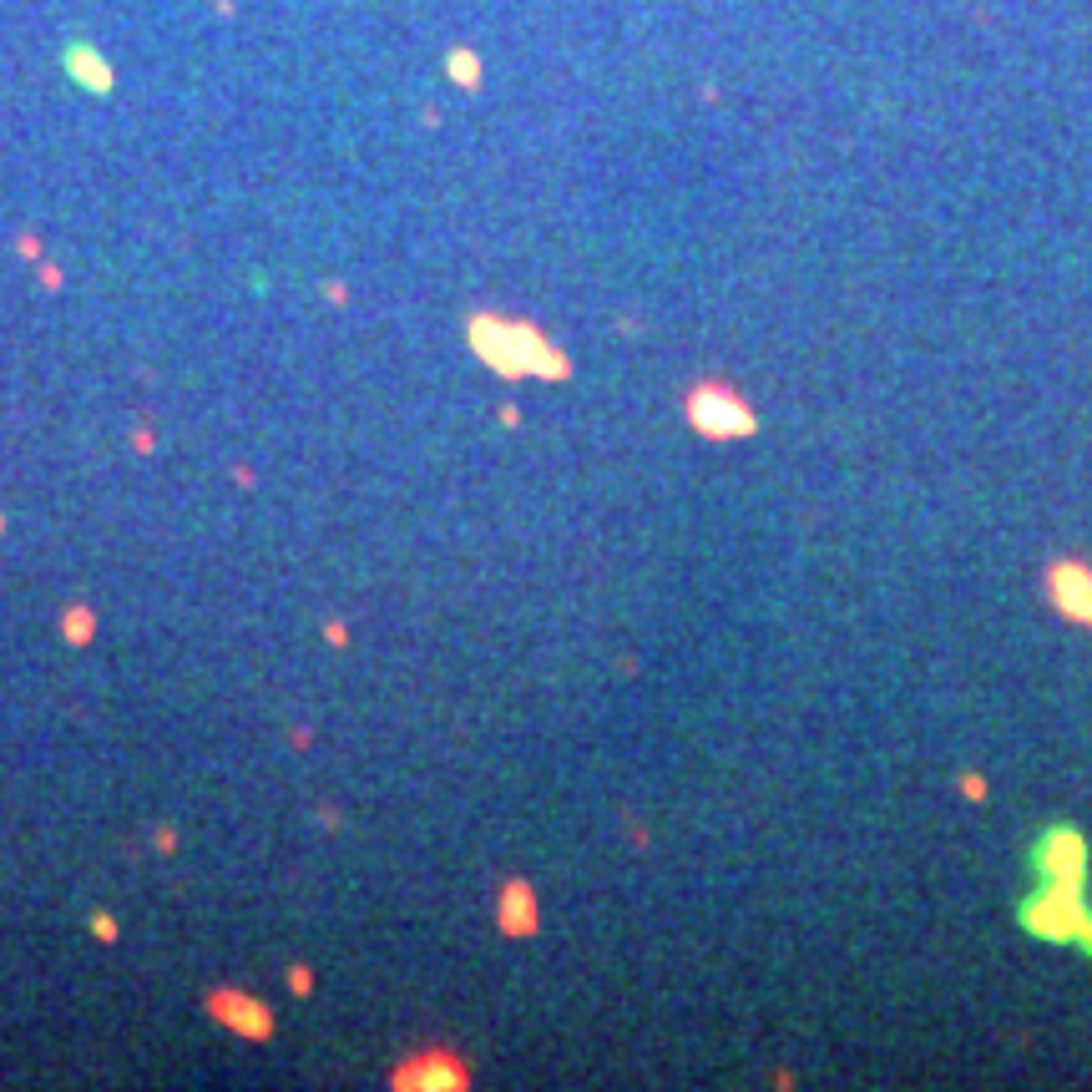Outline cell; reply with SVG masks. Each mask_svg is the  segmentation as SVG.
Here are the masks:
<instances>
[{"label": "cell", "mask_w": 1092, "mask_h": 1092, "mask_svg": "<svg viewBox=\"0 0 1092 1092\" xmlns=\"http://www.w3.org/2000/svg\"><path fill=\"white\" fill-rule=\"evenodd\" d=\"M470 349H476V360H485L506 380H526V375L566 380L571 375L566 354L551 349L542 329H531L521 319H501V314H470Z\"/></svg>", "instance_id": "6da1fadb"}, {"label": "cell", "mask_w": 1092, "mask_h": 1092, "mask_svg": "<svg viewBox=\"0 0 1092 1092\" xmlns=\"http://www.w3.org/2000/svg\"><path fill=\"white\" fill-rule=\"evenodd\" d=\"M1088 915L1092 910L1082 900V880H1047V890L1022 906V926L1042 941H1072Z\"/></svg>", "instance_id": "7a4b0ae2"}, {"label": "cell", "mask_w": 1092, "mask_h": 1092, "mask_svg": "<svg viewBox=\"0 0 1092 1092\" xmlns=\"http://www.w3.org/2000/svg\"><path fill=\"white\" fill-rule=\"evenodd\" d=\"M683 410H688V425L698 435H708V440H733V435L753 430V410L733 389H724V384H698Z\"/></svg>", "instance_id": "3957f363"}, {"label": "cell", "mask_w": 1092, "mask_h": 1092, "mask_svg": "<svg viewBox=\"0 0 1092 1092\" xmlns=\"http://www.w3.org/2000/svg\"><path fill=\"white\" fill-rule=\"evenodd\" d=\"M202 1011H207L213 1022H222L228 1031L248 1037V1042H268V1037H273V1011L263 1007L253 991L218 986V991H207V996H202Z\"/></svg>", "instance_id": "277c9868"}, {"label": "cell", "mask_w": 1092, "mask_h": 1092, "mask_svg": "<svg viewBox=\"0 0 1092 1092\" xmlns=\"http://www.w3.org/2000/svg\"><path fill=\"white\" fill-rule=\"evenodd\" d=\"M395 1088H465L470 1077H465V1062L455 1057V1052L445 1047H430V1052H415V1057H404L400 1067H395V1077H389Z\"/></svg>", "instance_id": "5b68a950"}, {"label": "cell", "mask_w": 1092, "mask_h": 1092, "mask_svg": "<svg viewBox=\"0 0 1092 1092\" xmlns=\"http://www.w3.org/2000/svg\"><path fill=\"white\" fill-rule=\"evenodd\" d=\"M1052 602L1062 617L1092 627V571L1077 562H1057L1052 566Z\"/></svg>", "instance_id": "8992f818"}, {"label": "cell", "mask_w": 1092, "mask_h": 1092, "mask_svg": "<svg viewBox=\"0 0 1092 1092\" xmlns=\"http://www.w3.org/2000/svg\"><path fill=\"white\" fill-rule=\"evenodd\" d=\"M1037 865H1042L1047 880H1082V870H1088L1082 834L1077 829H1052L1047 840H1042V849H1037Z\"/></svg>", "instance_id": "52a82bcc"}, {"label": "cell", "mask_w": 1092, "mask_h": 1092, "mask_svg": "<svg viewBox=\"0 0 1092 1092\" xmlns=\"http://www.w3.org/2000/svg\"><path fill=\"white\" fill-rule=\"evenodd\" d=\"M501 930L506 935H531L536 930V890L526 880H506L501 885Z\"/></svg>", "instance_id": "ba28073f"}, {"label": "cell", "mask_w": 1092, "mask_h": 1092, "mask_svg": "<svg viewBox=\"0 0 1092 1092\" xmlns=\"http://www.w3.org/2000/svg\"><path fill=\"white\" fill-rule=\"evenodd\" d=\"M61 637H66V643H71V647L91 643V637H97V612H91V607H86V602L66 607V612H61Z\"/></svg>", "instance_id": "9c48e42d"}, {"label": "cell", "mask_w": 1092, "mask_h": 1092, "mask_svg": "<svg viewBox=\"0 0 1092 1092\" xmlns=\"http://www.w3.org/2000/svg\"><path fill=\"white\" fill-rule=\"evenodd\" d=\"M66 61H71V76H81L86 86H91V91H106V86H112V71L101 66L97 51H86V46H81V51H71Z\"/></svg>", "instance_id": "30bf717a"}, {"label": "cell", "mask_w": 1092, "mask_h": 1092, "mask_svg": "<svg viewBox=\"0 0 1092 1092\" xmlns=\"http://www.w3.org/2000/svg\"><path fill=\"white\" fill-rule=\"evenodd\" d=\"M91 935H97V941H106V946H112V941H117V935H121L117 915H106V910H91Z\"/></svg>", "instance_id": "8fae6325"}, {"label": "cell", "mask_w": 1092, "mask_h": 1092, "mask_svg": "<svg viewBox=\"0 0 1092 1092\" xmlns=\"http://www.w3.org/2000/svg\"><path fill=\"white\" fill-rule=\"evenodd\" d=\"M314 981H319V976H314L309 966H288V991H294V996H314Z\"/></svg>", "instance_id": "7c38bea8"}, {"label": "cell", "mask_w": 1092, "mask_h": 1092, "mask_svg": "<svg viewBox=\"0 0 1092 1092\" xmlns=\"http://www.w3.org/2000/svg\"><path fill=\"white\" fill-rule=\"evenodd\" d=\"M132 450H137V455H152V450H157V435H152L147 425H137V430H132Z\"/></svg>", "instance_id": "4fadbf2b"}, {"label": "cell", "mask_w": 1092, "mask_h": 1092, "mask_svg": "<svg viewBox=\"0 0 1092 1092\" xmlns=\"http://www.w3.org/2000/svg\"><path fill=\"white\" fill-rule=\"evenodd\" d=\"M324 643H329V647H344V643H349L344 622H329V627H324Z\"/></svg>", "instance_id": "5bb4252c"}, {"label": "cell", "mask_w": 1092, "mask_h": 1092, "mask_svg": "<svg viewBox=\"0 0 1092 1092\" xmlns=\"http://www.w3.org/2000/svg\"><path fill=\"white\" fill-rule=\"evenodd\" d=\"M1072 941H1077V946H1082V950L1092 956V915L1082 921V926H1077V935H1072Z\"/></svg>", "instance_id": "9a60e30c"}, {"label": "cell", "mask_w": 1092, "mask_h": 1092, "mask_svg": "<svg viewBox=\"0 0 1092 1092\" xmlns=\"http://www.w3.org/2000/svg\"><path fill=\"white\" fill-rule=\"evenodd\" d=\"M455 76H461V81H476V66H470V56H455Z\"/></svg>", "instance_id": "2e32d148"}, {"label": "cell", "mask_w": 1092, "mask_h": 1092, "mask_svg": "<svg viewBox=\"0 0 1092 1092\" xmlns=\"http://www.w3.org/2000/svg\"><path fill=\"white\" fill-rule=\"evenodd\" d=\"M152 845H157V849H162V855H167V849L178 845V840H172V829H162V834H157V829H152Z\"/></svg>", "instance_id": "e0dca14e"}, {"label": "cell", "mask_w": 1092, "mask_h": 1092, "mask_svg": "<svg viewBox=\"0 0 1092 1092\" xmlns=\"http://www.w3.org/2000/svg\"><path fill=\"white\" fill-rule=\"evenodd\" d=\"M20 253H25V258H40V238H31V233H25V238H20Z\"/></svg>", "instance_id": "ac0fdd59"}, {"label": "cell", "mask_w": 1092, "mask_h": 1092, "mask_svg": "<svg viewBox=\"0 0 1092 1092\" xmlns=\"http://www.w3.org/2000/svg\"><path fill=\"white\" fill-rule=\"evenodd\" d=\"M40 283H46V288H61V268H51V263H46V268H40Z\"/></svg>", "instance_id": "d6986e66"}, {"label": "cell", "mask_w": 1092, "mask_h": 1092, "mask_svg": "<svg viewBox=\"0 0 1092 1092\" xmlns=\"http://www.w3.org/2000/svg\"><path fill=\"white\" fill-rule=\"evenodd\" d=\"M0 531H5V516H0Z\"/></svg>", "instance_id": "ffe728a7"}]
</instances>
